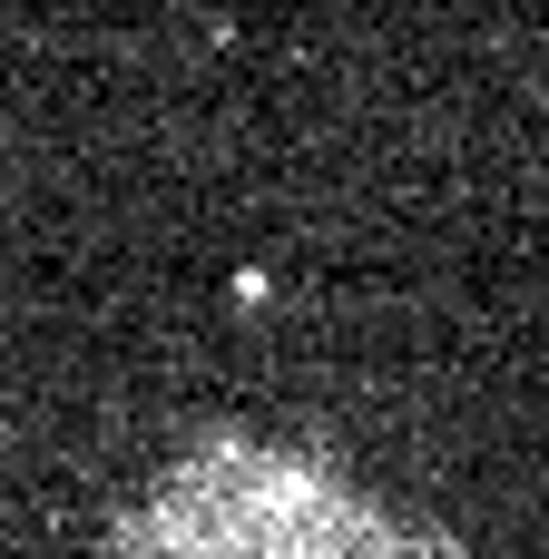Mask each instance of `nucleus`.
<instances>
[{"label":"nucleus","instance_id":"nucleus-1","mask_svg":"<svg viewBox=\"0 0 549 559\" xmlns=\"http://www.w3.org/2000/svg\"><path fill=\"white\" fill-rule=\"evenodd\" d=\"M108 559H432L403 521H383L354 481L305 452L216 442L177 462L118 531Z\"/></svg>","mask_w":549,"mask_h":559}]
</instances>
